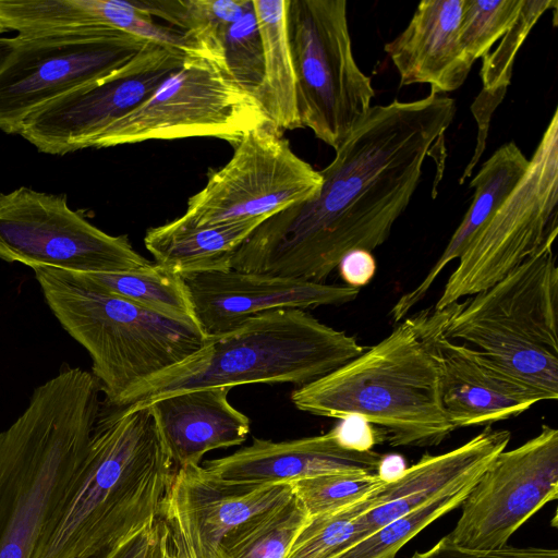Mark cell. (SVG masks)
I'll return each mask as SVG.
<instances>
[{"instance_id": "cell-1", "label": "cell", "mask_w": 558, "mask_h": 558, "mask_svg": "<svg viewBox=\"0 0 558 558\" xmlns=\"http://www.w3.org/2000/svg\"><path fill=\"white\" fill-rule=\"evenodd\" d=\"M454 114V100L434 90L371 107L319 171L317 194L263 221L234 252L231 268L325 282L350 251L384 244Z\"/></svg>"}, {"instance_id": "cell-2", "label": "cell", "mask_w": 558, "mask_h": 558, "mask_svg": "<svg viewBox=\"0 0 558 558\" xmlns=\"http://www.w3.org/2000/svg\"><path fill=\"white\" fill-rule=\"evenodd\" d=\"M175 463L149 404L101 402L86 454L32 558H94L160 517Z\"/></svg>"}, {"instance_id": "cell-3", "label": "cell", "mask_w": 558, "mask_h": 558, "mask_svg": "<svg viewBox=\"0 0 558 558\" xmlns=\"http://www.w3.org/2000/svg\"><path fill=\"white\" fill-rule=\"evenodd\" d=\"M92 372L65 366L0 433V558H32L86 454L100 412Z\"/></svg>"}, {"instance_id": "cell-4", "label": "cell", "mask_w": 558, "mask_h": 558, "mask_svg": "<svg viewBox=\"0 0 558 558\" xmlns=\"http://www.w3.org/2000/svg\"><path fill=\"white\" fill-rule=\"evenodd\" d=\"M366 350L355 337L303 310L252 316L222 333L207 336L180 363L131 389L114 408L148 404L189 390L246 384L304 386Z\"/></svg>"}, {"instance_id": "cell-5", "label": "cell", "mask_w": 558, "mask_h": 558, "mask_svg": "<svg viewBox=\"0 0 558 558\" xmlns=\"http://www.w3.org/2000/svg\"><path fill=\"white\" fill-rule=\"evenodd\" d=\"M291 400L318 416L361 415L393 447L436 446L456 429L442 407L436 362L409 317L359 356L293 390Z\"/></svg>"}, {"instance_id": "cell-6", "label": "cell", "mask_w": 558, "mask_h": 558, "mask_svg": "<svg viewBox=\"0 0 558 558\" xmlns=\"http://www.w3.org/2000/svg\"><path fill=\"white\" fill-rule=\"evenodd\" d=\"M33 270L61 327L88 352L106 405L116 407L140 383L197 351L206 338L196 324L107 293L73 271Z\"/></svg>"}, {"instance_id": "cell-7", "label": "cell", "mask_w": 558, "mask_h": 558, "mask_svg": "<svg viewBox=\"0 0 558 558\" xmlns=\"http://www.w3.org/2000/svg\"><path fill=\"white\" fill-rule=\"evenodd\" d=\"M546 243L488 289L445 307V335L471 344L501 372L558 398V266Z\"/></svg>"}, {"instance_id": "cell-8", "label": "cell", "mask_w": 558, "mask_h": 558, "mask_svg": "<svg viewBox=\"0 0 558 558\" xmlns=\"http://www.w3.org/2000/svg\"><path fill=\"white\" fill-rule=\"evenodd\" d=\"M287 32L301 128L335 150L372 107L352 51L345 0H288Z\"/></svg>"}, {"instance_id": "cell-9", "label": "cell", "mask_w": 558, "mask_h": 558, "mask_svg": "<svg viewBox=\"0 0 558 558\" xmlns=\"http://www.w3.org/2000/svg\"><path fill=\"white\" fill-rule=\"evenodd\" d=\"M558 110L506 201L475 232L434 308L482 292L535 255L558 233Z\"/></svg>"}, {"instance_id": "cell-10", "label": "cell", "mask_w": 558, "mask_h": 558, "mask_svg": "<svg viewBox=\"0 0 558 558\" xmlns=\"http://www.w3.org/2000/svg\"><path fill=\"white\" fill-rule=\"evenodd\" d=\"M266 124L258 101L222 64L193 53L150 96L102 131L90 148L186 137H217L234 146L248 131Z\"/></svg>"}, {"instance_id": "cell-11", "label": "cell", "mask_w": 558, "mask_h": 558, "mask_svg": "<svg viewBox=\"0 0 558 558\" xmlns=\"http://www.w3.org/2000/svg\"><path fill=\"white\" fill-rule=\"evenodd\" d=\"M147 43L107 28L0 36V131L17 135L29 114L109 75Z\"/></svg>"}, {"instance_id": "cell-12", "label": "cell", "mask_w": 558, "mask_h": 558, "mask_svg": "<svg viewBox=\"0 0 558 558\" xmlns=\"http://www.w3.org/2000/svg\"><path fill=\"white\" fill-rule=\"evenodd\" d=\"M0 259L78 274L135 271L153 264L128 235H111L72 209L65 194L26 186L0 192Z\"/></svg>"}, {"instance_id": "cell-13", "label": "cell", "mask_w": 558, "mask_h": 558, "mask_svg": "<svg viewBox=\"0 0 558 558\" xmlns=\"http://www.w3.org/2000/svg\"><path fill=\"white\" fill-rule=\"evenodd\" d=\"M231 159L210 170L205 186L189 198L178 219L209 227L263 218L314 197L322 175L291 148L282 132L269 124L248 131Z\"/></svg>"}, {"instance_id": "cell-14", "label": "cell", "mask_w": 558, "mask_h": 558, "mask_svg": "<svg viewBox=\"0 0 558 558\" xmlns=\"http://www.w3.org/2000/svg\"><path fill=\"white\" fill-rule=\"evenodd\" d=\"M558 497V430L546 424L533 438L501 451L480 475L447 534L470 549H497L548 501Z\"/></svg>"}, {"instance_id": "cell-15", "label": "cell", "mask_w": 558, "mask_h": 558, "mask_svg": "<svg viewBox=\"0 0 558 558\" xmlns=\"http://www.w3.org/2000/svg\"><path fill=\"white\" fill-rule=\"evenodd\" d=\"M185 56L178 49L149 41L109 75L29 114L17 135L48 155L63 156L90 148L102 131L150 96Z\"/></svg>"}, {"instance_id": "cell-16", "label": "cell", "mask_w": 558, "mask_h": 558, "mask_svg": "<svg viewBox=\"0 0 558 558\" xmlns=\"http://www.w3.org/2000/svg\"><path fill=\"white\" fill-rule=\"evenodd\" d=\"M409 318L436 362L442 407L456 429L490 425L543 401L475 348L449 339L445 308L422 310Z\"/></svg>"}, {"instance_id": "cell-17", "label": "cell", "mask_w": 558, "mask_h": 558, "mask_svg": "<svg viewBox=\"0 0 558 558\" xmlns=\"http://www.w3.org/2000/svg\"><path fill=\"white\" fill-rule=\"evenodd\" d=\"M194 318L207 336L228 331L247 318L270 311L342 305L360 289L262 275L236 269L184 277Z\"/></svg>"}, {"instance_id": "cell-18", "label": "cell", "mask_w": 558, "mask_h": 558, "mask_svg": "<svg viewBox=\"0 0 558 558\" xmlns=\"http://www.w3.org/2000/svg\"><path fill=\"white\" fill-rule=\"evenodd\" d=\"M292 495L291 483L229 482L204 466L187 465L177 470L167 506L194 558H217L218 546L228 532Z\"/></svg>"}, {"instance_id": "cell-19", "label": "cell", "mask_w": 558, "mask_h": 558, "mask_svg": "<svg viewBox=\"0 0 558 558\" xmlns=\"http://www.w3.org/2000/svg\"><path fill=\"white\" fill-rule=\"evenodd\" d=\"M510 439L509 430L488 426L450 451L424 454L401 477L369 495V510L361 515L362 541L434 497L476 481Z\"/></svg>"}, {"instance_id": "cell-20", "label": "cell", "mask_w": 558, "mask_h": 558, "mask_svg": "<svg viewBox=\"0 0 558 558\" xmlns=\"http://www.w3.org/2000/svg\"><path fill=\"white\" fill-rule=\"evenodd\" d=\"M380 453L342 448L331 430L298 439L274 441L253 438L250 446L230 456L208 460L205 469L235 483H292L329 472L376 473Z\"/></svg>"}, {"instance_id": "cell-21", "label": "cell", "mask_w": 558, "mask_h": 558, "mask_svg": "<svg viewBox=\"0 0 558 558\" xmlns=\"http://www.w3.org/2000/svg\"><path fill=\"white\" fill-rule=\"evenodd\" d=\"M465 0H423L410 23L385 45L400 85L429 84L437 94L458 89L473 64L460 44Z\"/></svg>"}, {"instance_id": "cell-22", "label": "cell", "mask_w": 558, "mask_h": 558, "mask_svg": "<svg viewBox=\"0 0 558 558\" xmlns=\"http://www.w3.org/2000/svg\"><path fill=\"white\" fill-rule=\"evenodd\" d=\"M230 390L199 388L148 403L177 469L199 465L205 453L244 442L250 418L231 405Z\"/></svg>"}, {"instance_id": "cell-23", "label": "cell", "mask_w": 558, "mask_h": 558, "mask_svg": "<svg viewBox=\"0 0 558 558\" xmlns=\"http://www.w3.org/2000/svg\"><path fill=\"white\" fill-rule=\"evenodd\" d=\"M117 29L145 40L157 33L154 17L136 1L0 0V34Z\"/></svg>"}, {"instance_id": "cell-24", "label": "cell", "mask_w": 558, "mask_h": 558, "mask_svg": "<svg viewBox=\"0 0 558 558\" xmlns=\"http://www.w3.org/2000/svg\"><path fill=\"white\" fill-rule=\"evenodd\" d=\"M529 167V159L514 142L500 146L481 167L470 185L473 201L445 251L424 279L402 294L391 308L395 323L403 320L427 294L444 268L459 258L475 232L506 201Z\"/></svg>"}, {"instance_id": "cell-25", "label": "cell", "mask_w": 558, "mask_h": 558, "mask_svg": "<svg viewBox=\"0 0 558 558\" xmlns=\"http://www.w3.org/2000/svg\"><path fill=\"white\" fill-rule=\"evenodd\" d=\"M266 219L192 227L178 218L147 230L144 244L157 265L182 278L231 269L238 247Z\"/></svg>"}, {"instance_id": "cell-26", "label": "cell", "mask_w": 558, "mask_h": 558, "mask_svg": "<svg viewBox=\"0 0 558 558\" xmlns=\"http://www.w3.org/2000/svg\"><path fill=\"white\" fill-rule=\"evenodd\" d=\"M288 0H253L264 52V80L256 100L277 131L300 129L295 76L287 32Z\"/></svg>"}, {"instance_id": "cell-27", "label": "cell", "mask_w": 558, "mask_h": 558, "mask_svg": "<svg viewBox=\"0 0 558 558\" xmlns=\"http://www.w3.org/2000/svg\"><path fill=\"white\" fill-rule=\"evenodd\" d=\"M308 518L293 493L228 532L218 546L217 558H287Z\"/></svg>"}, {"instance_id": "cell-28", "label": "cell", "mask_w": 558, "mask_h": 558, "mask_svg": "<svg viewBox=\"0 0 558 558\" xmlns=\"http://www.w3.org/2000/svg\"><path fill=\"white\" fill-rule=\"evenodd\" d=\"M75 274L107 293L159 315L196 324L184 279L154 262L149 267L135 271Z\"/></svg>"}, {"instance_id": "cell-29", "label": "cell", "mask_w": 558, "mask_h": 558, "mask_svg": "<svg viewBox=\"0 0 558 558\" xmlns=\"http://www.w3.org/2000/svg\"><path fill=\"white\" fill-rule=\"evenodd\" d=\"M151 16H159L189 35L206 53L223 65L221 40L250 0H136ZM225 68V65H223Z\"/></svg>"}, {"instance_id": "cell-30", "label": "cell", "mask_w": 558, "mask_h": 558, "mask_svg": "<svg viewBox=\"0 0 558 558\" xmlns=\"http://www.w3.org/2000/svg\"><path fill=\"white\" fill-rule=\"evenodd\" d=\"M444 493L385 524L338 558H396L398 551L434 521L461 506L473 484Z\"/></svg>"}, {"instance_id": "cell-31", "label": "cell", "mask_w": 558, "mask_h": 558, "mask_svg": "<svg viewBox=\"0 0 558 558\" xmlns=\"http://www.w3.org/2000/svg\"><path fill=\"white\" fill-rule=\"evenodd\" d=\"M369 496L352 506L308 518L287 558H338L362 541L361 515Z\"/></svg>"}, {"instance_id": "cell-32", "label": "cell", "mask_w": 558, "mask_h": 558, "mask_svg": "<svg viewBox=\"0 0 558 558\" xmlns=\"http://www.w3.org/2000/svg\"><path fill=\"white\" fill-rule=\"evenodd\" d=\"M221 52L231 80L256 99L264 80V52L253 0H250L242 15L227 27Z\"/></svg>"}, {"instance_id": "cell-33", "label": "cell", "mask_w": 558, "mask_h": 558, "mask_svg": "<svg viewBox=\"0 0 558 558\" xmlns=\"http://www.w3.org/2000/svg\"><path fill=\"white\" fill-rule=\"evenodd\" d=\"M310 517L336 511L368 497L385 482L376 473L329 472L291 483Z\"/></svg>"}, {"instance_id": "cell-34", "label": "cell", "mask_w": 558, "mask_h": 558, "mask_svg": "<svg viewBox=\"0 0 558 558\" xmlns=\"http://www.w3.org/2000/svg\"><path fill=\"white\" fill-rule=\"evenodd\" d=\"M522 0H465L460 27V44L474 64L486 56L517 19Z\"/></svg>"}, {"instance_id": "cell-35", "label": "cell", "mask_w": 558, "mask_h": 558, "mask_svg": "<svg viewBox=\"0 0 558 558\" xmlns=\"http://www.w3.org/2000/svg\"><path fill=\"white\" fill-rule=\"evenodd\" d=\"M557 0H522L517 19L497 48L482 58V90L489 94L507 92L519 49L543 14L548 10L557 12Z\"/></svg>"}, {"instance_id": "cell-36", "label": "cell", "mask_w": 558, "mask_h": 558, "mask_svg": "<svg viewBox=\"0 0 558 558\" xmlns=\"http://www.w3.org/2000/svg\"><path fill=\"white\" fill-rule=\"evenodd\" d=\"M411 558H558V550L509 545L497 549H470L461 547L444 536L432 548L425 551H415Z\"/></svg>"}, {"instance_id": "cell-37", "label": "cell", "mask_w": 558, "mask_h": 558, "mask_svg": "<svg viewBox=\"0 0 558 558\" xmlns=\"http://www.w3.org/2000/svg\"><path fill=\"white\" fill-rule=\"evenodd\" d=\"M101 558H163L161 517L120 539Z\"/></svg>"}, {"instance_id": "cell-38", "label": "cell", "mask_w": 558, "mask_h": 558, "mask_svg": "<svg viewBox=\"0 0 558 558\" xmlns=\"http://www.w3.org/2000/svg\"><path fill=\"white\" fill-rule=\"evenodd\" d=\"M331 429L336 441L344 449L366 452L383 440V433H377L363 416L351 414L342 418Z\"/></svg>"}, {"instance_id": "cell-39", "label": "cell", "mask_w": 558, "mask_h": 558, "mask_svg": "<svg viewBox=\"0 0 558 558\" xmlns=\"http://www.w3.org/2000/svg\"><path fill=\"white\" fill-rule=\"evenodd\" d=\"M506 92H497L494 94L486 93L484 90L481 92L478 97L475 99L473 105L471 106L472 112L477 120L478 124V137L477 144L475 148V153L473 155L472 160L469 162L465 168L462 177L459 180L460 184H463L466 178H469L476 166L478 158L482 156L485 149V142L487 136V130L489 126L490 117L495 110V108L500 104L504 99Z\"/></svg>"}, {"instance_id": "cell-40", "label": "cell", "mask_w": 558, "mask_h": 558, "mask_svg": "<svg viewBox=\"0 0 558 558\" xmlns=\"http://www.w3.org/2000/svg\"><path fill=\"white\" fill-rule=\"evenodd\" d=\"M338 267L345 286L360 289L374 278L377 264L369 251L357 248L347 253Z\"/></svg>"}, {"instance_id": "cell-41", "label": "cell", "mask_w": 558, "mask_h": 558, "mask_svg": "<svg viewBox=\"0 0 558 558\" xmlns=\"http://www.w3.org/2000/svg\"><path fill=\"white\" fill-rule=\"evenodd\" d=\"M165 517L170 536L171 542L173 545L174 550V557L175 558H194L192 550L186 542V538L184 536V533L177 520V518L172 514V512L169 510L168 506H166V509L162 513Z\"/></svg>"}, {"instance_id": "cell-42", "label": "cell", "mask_w": 558, "mask_h": 558, "mask_svg": "<svg viewBox=\"0 0 558 558\" xmlns=\"http://www.w3.org/2000/svg\"><path fill=\"white\" fill-rule=\"evenodd\" d=\"M407 470L405 460L398 453L381 456L376 474L385 483L393 482L402 476Z\"/></svg>"}, {"instance_id": "cell-43", "label": "cell", "mask_w": 558, "mask_h": 558, "mask_svg": "<svg viewBox=\"0 0 558 558\" xmlns=\"http://www.w3.org/2000/svg\"><path fill=\"white\" fill-rule=\"evenodd\" d=\"M160 517L162 522L163 558H175L168 523L162 514Z\"/></svg>"}]
</instances>
